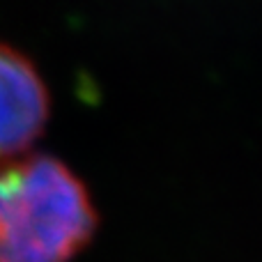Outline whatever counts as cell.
<instances>
[{
  "label": "cell",
  "instance_id": "6da1fadb",
  "mask_svg": "<svg viewBox=\"0 0 262 262\" xmlns=\"http://www.w3.org/2000/svg\"><path fill=\"white\" fill-rule=\"evenodd\" d=\"M99 230L88 184L53 154L0 163V262H74Z\"/></svg>",
  "mask_w": 262,
  "mask_h": 262
},
{
  "label": "cell",
  "instance_id": "7a4b0ae2",
  "mask_svg": "<svg viewBox=\"0 0 262 262\" xmlns=\"http://www.w3.org/2000/svg\"><path fill=\"white\" fill-rule=\"evenodd\" d=\"M51 120V90L23 51L0 41V163L32 152Z\"/></svg>",
  "mask_w": 262,
  "mask_h": 262
}]
</instances>
